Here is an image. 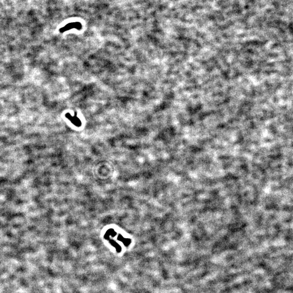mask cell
<instances>
[{
  "mask_svg": "<svg viewBox=\"0 0 293 293\" xmlns=\"http://www.w3.org/2000/svg\"><path fill=\"white\" fill-rule=\"evenodd\" d=\"M76 28L80 30L82 28V25L81 23L79 22H71L69 24L66 25L65 26H64L61 29L60 31L61 32H64L70 30L71 29Z\"/></svg>",
  "mask_w": 293,
  "mask_h": 293,
  "instance_id": "cell-1",
  "label": "cell"
},
{
  "mask_svg": "<svg viewBox=\"0 0 293 293\" xmlns=\"http://www.w3.org/2000/svg\"><path fill=\"white\" fill-rule=\"evenodd\" d=\"M66 117L69 118V120L72 122V123L75 125L77 126H81L82 125V122L79 120V118L76 116H72L69 114H66Z\"/></svg>",
  "mask_w": 293,
  "mask_h": 293,
  "instance_id": "cell-2",
  "label": "cell"
}]
</instances>
